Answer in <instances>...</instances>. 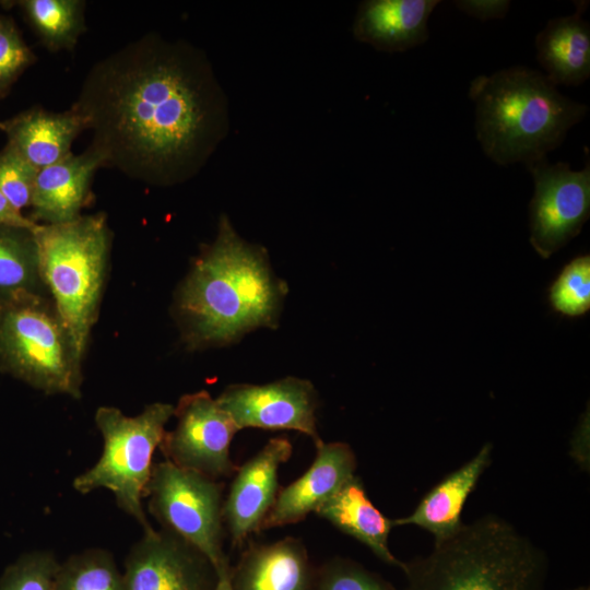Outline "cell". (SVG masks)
Wrapping results in <instances>:
<instances>
[{
	"label": "cell",
	"instance_id": "obj_1",
	"mask_svg": "<svg viewBox=\"0 0 590 590\" xmlns=\"http://www.w3.org/2000/svg\"><path fill=\"white\" fill-rule=\"evenodd\" d=\"M71 108L105 167L163 188L197 176L229 130L227 96L206 54L156 32L96 61Z\"/></svg>",
	"mask_w": 590,
	"mask_h": 590
},
{
	"label": "cell",
	"instance_id": "obj_2",
	"mask_svg": "<svg viewBox=\"0 0 590 590\" xmlns=\"http://www.w3.org/2000/svg\"><path fill=\"white\" fill-rule=\"evenodd\" d=\"M286 293L267 250L243 239L222 214L215 239L202 246L175 293L173 316L188 350L223 346L276 327Z\"/></svg>",
	"mask_w": 590,
	"mask_h": 590
},
{
	"label": "cell",
	"instance_id": "obj_3",
	"mask_svg": "<svg viewBox=\"0 0 590 590\" xmlns=\"http://www.w3.org/2000/svg\"><path fill=\"white\" fill-rule=\"evenodd\" d=\"M476 139L487 157L507 166L529 164L558 148L588 106L557 90L545 74L514 66L475 76L469 86Z\"/></svg>",
	"mask_w": 590,
	"mask_h": 590
},
{
	"label": "cell",
	"instance_id": "obj_4",
	"mask_svg": "<svg viewBox=\"0 0 590 590\" xmlns=\"http://www.w3.org/2000/svg\"><path fill=\"white\" fill-rule=\"evenodd\" d=\"M401 570L404 590H544L548 559L515 526L491 514L463 522Z\"/></svg>",
	"mask_w": 590,
	"mask_h": 590
},
{
	"label": "cell",
	"instance_id": "obj_5",
	"mask_svg": "<svg viewBox=\"0 0 590 590\" xmlns=\"http://www.w3.org/2000/svg\"><path fill=\"white\" fill-rule=\"evenodd\" d=\"M42 280L84 355L99 315L113 233L104 212L34 229Z\"/></svg>",
	"mask_w": 590,
	"mask_h": 590
},
{
	"label": "cell",
	"instance_id": "obj_6",
	"mask_svg": "<svg viewBox=\"0 0 590 590\" xmlns=\"http://www.w3.org/2000/svg\"><path fill=\"white\" fill-rule=\"evenodd\" d=\"M84 355L49 295L0 304V370L46 394L82 396Z\"/></svg>",
	"mask_w": 590,
	"mask_h": 590
},
{
	"label": "cell",
	"instance_id": "obj_7",
	"mask_svg": "<svg viewBox=\"0 0 590 590\" xmlns=\"http://www.w3.org/2000/svg\"><path fill=\"white\" fill-rule=\"evenodd\" d=\"M174 409L173 404L154 402L140 414L127 416L118 408L99 406L95 423L103 436V452L92 468L74 477L73 488L81 494L98 488L110 491L121 510L135 519L143 531L151 530L142 498L151 477L153 455Z\"/></svg>",
	"mask_w": 590,
	"mask_h": 590
},
{
	"label": "cell",
	"instance_id": "obj_8",
	"mask_svg": "<svg viewBox=\"0 0 590 590\" xmlns=\"http://www.w3.org/2000/svg\"><path fill=\"white\" fill-rule=\"evenodd\" d=\"M145 497L163 529L203 554L217 570L229 564L223 551V485L167 460L153 464Z\"/></svg>",
	"mask_w": 590,
	"mask_h": 590
},
{
	"label": "cell",
	"instance_id": "obj_9",
	"mask_svg": "<svg viewBox=\"0 0 590 590\" xmlns=\"http://www.w3.org/2000/svg\"><path fill=\"white\" fill-rule=\"evenodd\" d=\"M574 170L569 163L550 164L546 157L527 166L534 192L529 205L530 243L543 258H550L576 237L590 214V161Z\"/></svg>",
	"mask_w": 590,
	"mask_h": 590
},
{
	"label": "cell",
	"instance_id": "obj_10",
	"mask_svg": "<svg viewBox=\"0 0 590 590\" xmlns=\"http://www.w3.org/2000/svg\"><path fill=\"white\" fill-rule=\"evenodd\" d=\"M173 416L158 447L165 460L215 480L235 472L229 446L239 428L217 399L205 390L184 394Z\"/></svg>",
	"mask_w": 590,
	"mask_h": 590
},
{
	"label": "cell",
	"instance_id": "obj_11",
	"mask_svg": "<svg viewBox=\"0 0 590 590\" xmlns=\"http://www.w3.org/2000/svg\"><path fill=\"white\" fill-rule=\"evenodd\" d=\"M237 427L270 430L291 429L323 440L317 430L318 397L306 379L285 377L266 385H231L216 398Z\"/></svg>",
	"mask_w": 590,
	"mask_h": 590
},
{
	"label": "cell",
	"instance_id": "obj_12",
	"mask_svg": "<svg viewBox=\"0 0 590 590\" xmlns=\"http://www.w3.org/2000/svg\"><path fill=\"white\" fill-rule=\"evenodd\" d=\"M126 590H213L217 574L211 562L177 535L154 528L131 547Z\"/></svg>",
	"mask_w": 590,
	"mask_h": 590
},
{
	"label": "cell",
	"instance_id": "obj_13",
	"mask_svg": "<svg viewBox=\"0 0 590 590\" xmlns=\"http://www.w3.org/2000/svg\"><path fill=\"white\" fill-rule=\"evenodd\" d=\"M292 452L288 439L272 438L236 471L223 503V522L233 546H241L251 534L261 531L280 491L279 469Z\"/></svg>",
	"mask_w": 590,
	"mask_h": 590
},
{
	"label": "cell",
	"instance_id": "obj_14",
	"mask_svg": "<svg viewBox=\"0 0 590 590\" xmlns=\"http://www.w3.org/2000/svg\"><path fill=\"white\" fill-rule=\"evenodd\" d=\"M306 472L279 491L267 514L261 531L297 523L310 512H317L356 473V456L346 442H324Z\"/></svg>",
	"mask_w": 590,
	"mask_h": 590
},
{
	"label": "cell",
	"instance_id": "obj_15",
	"mask_svg": "<svg viewBox=\"0 0 590 590\" xmlns=\"http://www.w3.org/2000/svg\"><path fill=\"white\" fill-rule=\"evenodd\" d=\"M104 167L101 154L88 145L80 154L71 153L39 169L28 219L36 224L51 225L81 216L82 210L94 199V175Z\"/></svg>",
	"mask_w": 590,
	"mask_h": 590
},
{
	"label": "cell",
	"instance_id": "obj_16",
	"mask_svg": "<svg viewBox=\"0 0 590 590\" xmlns=\"http://www.w3.org/2000/svg\"><path fill=\"white\" fill-rule=\"evenodd\" d=\"M315 570L305 544L287 536L250 543L231 567V583L233 590H312Z\"/></svg>",
	"mask_w": 590,
	"mask_h": 590
},
{
	"label": "cell",
	"instance_id": "obj_17",
	"mask_svg": "<svg viewBox=\"0 0 590 590\" xmlns=\"http://www.w3.org/2000/svg\"><path fill=\"white\" fill-rule=\"evenodd\" d=\"M439 2L438 0L362 1L353 21V36L379 51L409 50L428 39V19Z\"/></svg>",
	"mask_w": 590,
	"mask_h": 590
},
{
	"label": "cell",
	"instance_id": "obj_18",
	"mask_svg": "<svg viewBox=\"0 0 590 590\" xmlns=\"http://www.w3.org/2000/svg\"><path fill=\"white\" fill-rule=\"evenodd\" d=\"M0 130L7 143L39 170L71 154L72 143L86 123L71 107L56 113L35 105L0 121Z\"/></svg>",
	"mask_w": 590,
	"mask_h": 590
},
{
	"label": "cell",
	"instance_id": "obj_19",
	"mask_svg": "<svg viewBox=\"0 0 590 590\" xmlns=\"http://www.w3.org/2000/svg\"><path fill=\"white\" fill-rule=\"evenodd\" d=\"M493 445L485 444L476 455L447 474L421 499L411 514L392 519L393 526H416L433 534L435 542L453 535L463 524L461 514L470 494L492 462Z\"/></svg>",
	"mask_w": 590,
	"mask_h": 590
},
{
	"label": "cell",
	"instance_id": "obj_20",
	"mask_svg": "<svg viewBox=\"0 0 590 590\" xmlns=\"http://www.w3.org/2000/svg\"><path fill=\"white\" fill-rule=\"evenodd\" d=\"M588 2L576 11L550 20L535 37L536 59L556 86L579 85L590 76V26L582 19Z\"/></svg>",
	"mask_w": 590,
	"mask_h": 590
},
{
	"label": "cell",
	"instance_id": "obj_21",
	"mask_svg": "<svg viewBox=\"0 0 590 590\" xmlns=\"http://www.w3.org/2000/svg\"><path fill=\"white\" fill-rule=\"evenodd\" d=\"M341 532L356 539L384 563L403 568L388 545L393 526L368 498L364 484L356 474L316 512Z\"/></svg>",
	"mask_w": 590,
	"mask_h": 590
},
{
	"label": "cell",
	"instance_id": "obj_22",
	"mask_svg": "<svg viewBox=\"0 0 590 590\" xmlns=\"http://www.w3.org/2000/svg\"><path fill=\"white\" fill-rule=\"evenodd\" d=\"M35 228L0 225V304L21 294L49 295L40 276Z\"/></svg>",
	"mask_w": 590,
	"mask_h": 590
},
{
	"label": "cell",
	"instance_id": "obj_23",
	"mask_svg": "<svg viewBox=\"0 0 590 590\" xmlns=\"http://www.w3.org/2000/svg\"><path fill=\"white\" fill-rule=\"evenodd\" d=\"M14 3L48 51H72L86 31L85 1L20 0Z\"/></svg>",
	"mask_w": 590,
	"mask_h": 590
},
{
	"label": "cell",
	"instance_id": "obj_24",
	"mask_svg": "<svg viewBox=\"0 0 590 590\" xmlns=\"http://www.w3.org/2000/svg\"><path fill=\"white\" fill-rule=\"evenodd\" d=\"M55 590H126V583L108 551L90 548L59 564Z\"/></svg>",
	"mask_w": 590,
	"mask_h": 590
},
{
	"label": "cell",
	"instance_id": "obj_25",
	"mask_svg": "<svg viewBox=\"0 0 590 590\" xmlns=\"http://www.w3.org/2000/svg\"><path fill=\"white\" fill-rule=\"evenodd\" d=\"M552 308L568 317H579L590 309V256L569 261L548 290Z\"/></svg>",
	"mask_w": 590,
	"mask_h": 590
},
{
	"label": "cell",
	"instance_id": "obj_26",
	"mask_svg": "<svg viewBox=\"0 0 590 590\" xmlns=\"http://www.w3.org/2000/svg\"><path fill=\"white\" fill-rule=\"evenodd\" d=\"M60 562L48 551L21 555L0 576V590H55Z\"/></svg>",
	"mask_w": 590,
	"mask_h": 590
},
{
	"label": "cell",
	"instance_id": "obj_27",
	"mask_svg": "<svg viewBox=\"0 0 590 590\" xmlns=\"http://www.w3.org/2000/svg\"><path fill=\"white\" fill-rule=\"evenodd\" d=\"M312 590H397L379 575L345 557H333L315 570Z\"/></svg>",
	"mask_w": 590,
	"mask_h": 590
},
{
	"label": "cell",
	"instance_id": "obj_28",
	"mask_svg": "<svg viewBox=\"0 0 590 590\" xmlns=\"http://www.w3.org/2000/svg\"><path fill=\"white\" fill-rule=\"evenodd\" d=\"M36 61L37 56L23 39L14 20L0 14V99Z\"/></svg>",
	"mask_w": 590,
	"mask_h": 590
},
{
	"label": "cell",
	"instance_id": "obj_29",
	"mask_svg": "<svg viewBox=\"0 0 590 590\" xmlns=\"http://www.w3.org/2000/svg\"><path fill=\"white\" fill-rule=\"evenodd\" d=\"M37 172L10 144L0 150V192L20 213L31 206Z\"/></svg>",
	"mask_w": 590,
	"mask_h": 590
},
{
	"label": "cell",
	"instance_id": "obj_30",
	"mask_svg": "<svg viewBox=\"0 0 590 590\" xmlns=\"http://www.w3.org/2000/svg\"><path fill=\"white\" fill-rule=\"evenodd\" d=\"M453 5L461 12L482 22L503 19L508 13V0H457Z\"/></svg>",
	"mask_w": 590,
	"mask_h": 590
},
{
	"label": "cell",
	"instance_id": "obj_31",
	"mask_svg": "<svg viewBox=\"0 0 590 590\" xmlns=\"http://www.w3.org/2000/svg\"><path fill=\"white\" fill-rule=\"evenodd\" d=\"M0 225H12L34 228L36 223L32 222L23 213L17 212L11 206L8 200L0 192Z\"/></svg>",
	"mask_w": 590,
	"mask_h": 590
},
{
	"label": "cell",
	"instance_id": "obj_32",
	"mask_svg": "<svg viewBox=\"0 0 590 590\" xmlns=\"http://www.w3.org/2000/svg\"><path fill=\"white\" fill-rule=\"evenodd\" d=\"M217 579L213 590H233L231 583V566L229 564L224 565L216 570Z\"/></svg>",
	"mask_w": 590,
	"mask_h": 590
},
{
	"label": "cell",
	"instance_id": "obj_33",
	"mask_svg": "<svg viewBox=\"0 0 590 590\" xmlns=\"http://www.w3.org/2000/svg\"><path fill=\"white\" fill-rule=\"evenodd\" d=\"M574 590H590V588L586 587V586H582V587L576 588Z\"/></svg>",
	"mask_w": 590,
	"mask_h": 590
}]
</instances>
